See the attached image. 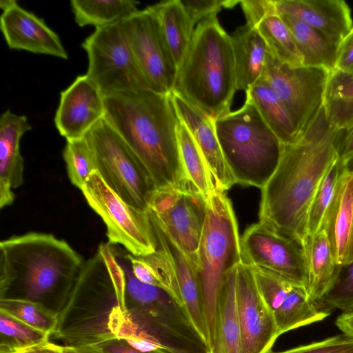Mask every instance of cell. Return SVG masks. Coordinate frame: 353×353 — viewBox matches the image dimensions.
Listing matches in <instances>:
<instances>
[{"mask_svg":"<svg viewBox=\"0 0 353 353\" xmlns=\"http://www.w3.org/2000/svg\"><path fill=\"white\" fill-rule=\"evenodd\" d=\"M0 29L9 48L68 59L59 37L44 21L14 0H1Z\"/></svg>","mask_w":353,"mask_h":353,"instance_id":"cell-16","label":"cell"},{"mask_svg":"<svg viewBox=\"0 0 353 353\" xmlns=\"http://www.w3.org/2000/svg\"><path fill=\"white\" fill-rule=\"evenodd\" d=\"M269 53L282 63L301 66L303 61L294 38L281 17L276 12L265 17L256 26Z\"/></svg>","mask_w":353,"mask_h":353,"instance_id":"cell-32","label":"cell"},{"mask_svg":"<svg viewBox=\"0 0 353 353\" xmlns=\"http://www.w3.org/2000/svg\"><path fill=\"white\" fill-rule=\"evenodd\" d=\"M353 259V226L352 230L351 238L349 244L347 257L346 263Z\"/></svg>","mask_w":353,"mask_h":353,"instance_id":"cell-48","label":"cell"},{"mask_svg":"<svg viewBox=\"0 0 353 353\" xmlns=\"http://www.w3.org/2000/svg\"><path fill=\"white\" fill-rule=\"evenodd\" d=\"M323 108L328 122L336 129L353 123V73L336 68L329 72Z\"/></svg>","mask_w":353,"mask_h":353,"instance_id":"cell-28","label":"cell"},{"mask_svg":"<svg viewBox=\"0 0 353 353\" xmlns=\"http://www.w3.org/2000/svg\"><path fill=\"white\" fill-rule=\"evenodd\" d=\"M123 21L96 28L81 43L88 58L86 74L104 97L152 90L136 60Z\"/></svg>","mask_w":353,"mask_h":353,"instance_id":"cell-8","label":"cell"},{"mask_svg":"<svg viewBox=\"0 0 353 353\" xmlns=\"http://www.w3.org/2000/svg\"><path fill=\"white\" fill-rule=\"evenodd\" d=\"M90 207L101 218L107 228L108 243L123 247L134 256L157 250V242L148 211L123 201L94 172L81 190Z\"/></svg>","mask_w":353,"mask_h":353,"instance_id":"cell-9","label":"cell"},{"mask_svg":"<svg viewBox=\"0 0 353 353\" xmlns=\"http://www.w3.org/2000/svg\"><path fill=\"white\" fill-rule=\"evenodd\" d=\"M216 134L236 183L262 188L275 172L284 145L254 105H244L214 121Z\"/></svg>","mask_w":353,"mask_h":353,"instance_id":"cell-6","label":"cell"},{"mask_svg":"<svg viewBox=\"0 0 353 353\" xmlns=\"http://www.w3.org/2000/svg\"><path fill=\"white\" fill-rule=\"evenodd\" d=\"M19 353H63L62 346L48 341L43 345L20 352Z\"/></svg>","mask_w":353,"mask_h":353,"instance_id":"cell-45","label":"cell"},{"mask_svg":"<svg viewBox=\"0 0 353 353\" xmlns=\"http://www.w3.org/2000/svg\"><path fill=\"white\" fill-rule=\"evenodd\" d=\"M132 270L141 282L157 286L168 292L183 306L173 265L160 250L145 255L134 256L130 253Z\"/></svg>","mask_w":353,"mask_h":353,"instance_id":"cell-30","label":"cell"},{"mask_svg":"<svg viewBox=\"0 0 353 353\" xmlns=\"http://www.w3.org/2000/svg\"><path fill=\"white\" fill-rule=\"evenodd\" d=\"M236 266L227 274L221 287L216 307L214 341L210 353H241Z\"/></svg>","mask_w":353,"mask_h":353,"instance_id":"cell-23","label":"cell"},{"mask_svg":"<svg viewBox=\"0 0 353 353\" xmlns=\"http://www.w3.org/2000/svg\"><path fill=\"white\" fill-rule=\"evenodd\" d=\"M240 239L232 203L225 192L215 189L206 199L205 219L194 263L210 351L223 283L241 261Z\"/></svg>","mask_w":353,"mask_h":353,"instance_id":"cell-5","label":"cell"},{"mask_svg":"<svg viewBox=\"0 0 353 353\" xmlns=\"http://www.w3.org/2000/svg\"><path fill=\"white\" fill-rule=\"evenodd\" d=\"M170 93L142 90L104 97V119L141 160L157 189L189 183L179 146L180 121Z\"/></svg>","mask_w":353,"mask_h":353,"instance_id":"cell-2","label":"cell"},{"mask_svg":"<svg viewBox=\"0 0 353 353\" xmlns=\"http://www.w3.org/2000/svg\"><path fill=\"white\" fill-rule=\"evenodd\" d=\"M165 44L179 69L190 46L195 26L180 0L161 1L151 6Z\"/></svg>","mask_w":353,"mask_h":353,"instance_id":"cell-26","label":"cell"},{"mask_svg":"<svg viewBox=\"0 0 353 353\" xmlns=\"http://www.w3.org/2000/svg\"><path fill=\"white\" fill-rule=\"evenodd\" d=\"M342 163L344 172L353 176V156Z\"/></svg>","mask_w":353,"mask_h":353,"instance_id":"cell-47","label":"cell"},{"mask_svg":"<svg viewBox=\"0 0 353 353\" xmlns=\"http://www.w3.org/2000/svg\"><path fill=\"white\" fill-rule=\"evenodd\" d=\"M335 68L353 73V27L339 43Z\"/></svg>","mask_w":353,"mask_h":353,"instance_id":"cell-42","label":"cell"},{"mask_svg":"<svg viewBox=\"0 0 353 353\" xmlns=\"http://www.w3.org/2000/svg\"><path fill=\"white\" fill-rule=\"evenodd\" d=\"M275 6L278 14L294 16L337 43L353 27L343 0H275Z\"/></svg>","mask_w":353,"mask_h":353,"instance_id":"cell-19","label":"cell"},{"mask_svg":"<svg viewBox=\"0 0 353 353\" xmlns=\"http://www.w3.org/2000/svg\"><path fill=\"white\" fill-rule=\"evenodd\" d=\"M328 74L319 68L291 66L268 55L262 75L281 100L299 135L323 106Z\"/></svg>","mask_w":353,"mask_h":353,"instance_id":"cell-11","label":"cell"},{"mask_svg":"<svg viewBox=\"0 0 353 353\" xmlns=\"http://www.w3.org/2000/svg\"><path fill=\"white\" fill-rule=\"evenodd\" d=\"M148 214L195 263L206 214V199L190 184L158 188Z\"/></svg>","mask_w":353,"mask_h":353,"instance_id":"cell-10","label":"cell"},{"mask_svg":"<svg viewBox=\"0 0 353 353\" xmlns=\"http://www.w3.org/2000/svg\"><path fill=\"white\" fill-rule=\"evenodd\" d=\"M261 116L284 145L294 143L299 137L281 100L264 76L245 92Z\"/></svg>","mask_w":353,"mask_h":353,"instance_id":"cell-27","label":"cell"},{"mask_svg":"<svg viewBox=\"0 0 353 353\" xmlns=\"http://www.w3.org/2000/svg\"><path fill=\"white\" fill-rule=\"evenodd\" d=\"M336 149L338 159L341 162L353 156V123L345 128L339 130Z\"/></svg>","mask_w":353,"mask_h":353,"instance_id":"cell-43","label":"cell"},{"mask_svg":"<svg viewBox=\"0 0 353 353\" xmlns=\"http://www.w3.org/2000/svg\"><path fill=\"white\" fill-rule=\"evenodd\" d=\"M353 226V176L342 174L334 199L324 219L322 229L338 265L346 263Z\"/></svg>","mask_w":353,"mask_h":353,"instance_id":"cell-21","label":"cell"},{"mask_svg":"<svg viewBox=\"0 0 353 353\" xmlns=\"http://www.w3.org/2000/svg\"><path fill=\"white\" fill-rule=\"evenodd\" d=\"M0 312L50 334L55 331L58 323L57 314L53 311L39 301L24 298L1 299Z\"/></svg>","mask_w":353,"mask_h":353,"instance_id":"cell-34","label":"cell"},{"mask_svg":"<svg viewBox=\"0 0 353 353\" xmlns=\"http://www.w3.org/2000/svg\"><path fill=\"white\" fill-rule=\"evenodd\" d=\"M343 163L334 162L321 180L310 207L307 217V236L320 232L327 212L334 199L342 174Z\"/></svg>","mask_w":353,"mask_h":353,"instance_id":"cell-35","label":"cell"},{"mask_svg":"<svg viewBox=\"0 0 353 353\" xmlns=\"http://www.w3.org/2000/svg\"><path fill=\"white\" fill-rule=\"evenodd\" d=\"M279 15L294 38L303 65L319 68L328 72L335 69L339 43L294 16Z\"/></svg>","mask_w":353,"mask_h":353,"instance_id":"cell-24","label":"cell"},{"mask_svg":"<svg viewBox=\"0 0 353 353\" xmlns=\"http://www.w3.org/2000/svg\"><path fill=\"white\" fill-rule=\"evenodd\" d=\"M63 353H96L86 345L78 346H62Z\"/></svg>","mask_w":353,"mask_h":353,"instance_id":"cell-46","label":"cell"},{"mask_svg":"<svg viewBox=\"0 0 353 353\" xmlns=\"http://www.w3.org/2000/svg\"><path fill=\"white\" fill-rule=\"evenodd\" d=\"M236 301L241 353H270L279 336L274 314L261 296L252 268L236 266Z\"/></svg>","mask_w":353,"mask_h":353,"instance_id":"cell-14","label":"cell"},{"mask_svg":"<svg viewBox=\"0 0 353 353\" xmlns=\"http://www.w3.org/2000/svg\"><path fill=\"white\" fill-rule=\"evenodd\" d=\"M303 249L307 274V293L309 299L316 303L330 287L339 265L333 259L323 230L314 235L307 236Z\"/></svg>","mask_w":353,"mask_h":353,"instance_id":"cell-25","label":"cell"},{"mask_svg":"<svg viewBox=\"0 0 353 353\" xmlns=\"http://www.w3.org/2000/svg\"><path fill=\"white\" fill-rule=\"evenodd\" d=\"M189 19L195 26L199 23L216 16L223 8L235 6L240 1L223 0H180Z\"/></svg>","mask_w":353,"mask_h":353,"instance_id":"cell-39","label":"cell"},{"mask_svg":"<svg viewBox=\"0 0 353 353\" xmlns=\"http://www.w3.org/2000/svg\"><path fill=\"white\" fill-rule=\"evenodd\" d=\"M315 304L328 312L334 309L343 312L353 310V259L339 265L330 287Z\"/></svg>","mask_w":353,"mask_h":353,"instance_id":"cell-37","label":"cell"},{"mask_svg":"<svg viewBox=\"0 0 353 353\" xmlns=\"http://www.w3.org/2000/svg\"><path fill=\"white\" fill-rule=\"evenodd\" d=\"M85 261L68 242L31 232L0 243L1 299L39 301L71 294Z\"/></svg>","mask_w":353,"mask_h":353,"instance_id":"cell-3","label":"cell"},{"mask_svg":"<svg viewBox=\"0 0 353 353\" xmlns=\"http://www.w3.org/2000/svg\"><path fill=\"white\" fill-rule=\"evenodd\" d=\"M104 96L85 74L60 94L54 124L66 141L85 138L105 117Z\"/></svg>","mask_w":353,"mask_h":353,"instance_id":"cell-15","label":"cell"},{"mask_svg":"<svg viewBox=\"0 0 353 353\" xmlns=\"http://www.w3.org/2000/svg\"><path fill=\"white\" fill-rule=\"evenodd\" d=\"M85 345L96 353H152L139 351L125 341L115 337H109Z\"/></svg>","mask_w":353,"mask_h":353,"instance_id":"cell-41","label":"cell"},{"mask_svg":"<svg viewBox=\"0 0 353 353\" xmlns=\"http://www.w3.org/2000/svg\"><path fill=\"white\" fill-rule=\"evenodd\" d=\"M244 13L246 25L256 28L267 16L276 12L275 0H243L240 1Z\"/></svg>","mask_w":353,"mask_h":353,"instance_id":"cell-40","label":"cell"},{"mask_svg":"<svg viewBox=\"0 0 353 353\" xmlns=\"http://www.w3.org/2000/svg\"><path fill=\"white\" fill-rule=\"evenodd\" d=\"M178 139L186 181L206 199L216 189L213 178L194 139L181 121L178 128Z\"/></svg>","mask_w":353,"mask_h":353,"instance_id":"cell-31","label":"cell"},{"mask_svg":"<svg viewBox=\"0 0 353 353\" xmlns=\"http://www.w3.org/2000/svg\"><path fill=\"white\" fill-rule=\"evenodd\" d=\"M0 353H4V352H0Z\"/></svg>","mask_w":353,"mask_h":353,"instance_id":"cell-49","label":"cell"},{"mask_svg":"<svg viewBox=\"0 0 353 353\" xmlns=\"http://www.w3.org/2000/svg\"><path fill=\"white\" fill-rule=\"evenodd\" d=\"M241 262L307 290V274L303 247L259 221L240 239Z\"/></svg>","mask_w":353,"mask_h":353,"instance_id":"cell-12","label":"cell"},{"mask_svg":"<svg viewBox=\"0 0 353 353\" xmlns=\"http://www.w3.org/2000/svg\"><path fill=\"white\" fill-rule=\"evenodd\" d=\"M335 324L343 334L353 338V310L342 312L336 318Z\"/></svg>","mask_w":353,"mask_h":353,"instance_id":"cell-44","label":"cell"},{"mask_svg":"<svg viewBox=\"0 0 353 353\" xmlns=\"http://www.w3.org/2000/svg\"><path fill=\"white\" fill-rule=\"evenodd\" d=\"M85 137L105 183L128 205L147 211L157 187L135 153L104 119Z\"/></svg>","mask_w":353,"mask_h":353,"instance_id":"cell-7","label":"cell"},{"mask_svg":"<svg viewBox=\"0 0 353 353\" xmlns=\"http://www.w3.org/2000/svg\"><path fill=\"white\" fill-rule=\"evenodd\" d=\"M150 221L157 242V249L161 250L172 263L183 306L194 328L208 344L194 264L158 223L151 219Z\"/></svg>","mask_w":353,"mask_h":353,"instance_id":"cell-20","label":"cell"},{"mask_svg":"<svg viewBox=\"0 0 353 353\" xmlns=\"http://www.w3.org/2000/svg\"><path fill=\"white\" fill-rule=\"evenodd\" d=\"M32 128L25 115L8 110L0 117V208L14 200L13 190L23 183V158L19 150L22 136Z\"/></svg>","mask_w":353,"mask_h":353,"instance_id":"cell-18","label":"cell"},{"mask_svg":"<svg viewBox=\"0 0 353 353\" xmlns=\"http://www.w3.org/2000/svg\"><path fill=\"white\" fill-rule=\"evenodd\" d=\"M139 1L133 0H72L70 7L77 24L96 28L120 23L135 14Z\"/></svg>","mask_w":353,"mask_h":353,"instance_id":"cell-29","label":"cell"},{"mask_svg":"<svg viewBox=\"0 0 353 353\" xmlns=\"http://www.w3.org/2000/svg\"><path fill=\"white\" fill-rule=\"evenodd\" d=\"M123 23L136 60L152 90L172 92L178 68L151 6L139 10Z\"/></svg>","mask_w":353,"mask_h":353,"instance_id":"cell-13","label":"cell"},{"mask_svg":"<svg viewBox=\"0 0 353 353\" xmlns=\"http://www.w3.org/2000/svg\"><path fill=\"white\" fill-rule=\"evenodd\" d=\"M0 352L19 353L49 341V333L0 312Z\"/></svg>","mask_w":353,"mask_h":353,"instance_id":"cell-33","label":"cell"},{"mask_svg":"<svg viewBox=\"0 0 353 353\" xmlns=\"http://www.w3.org/2000/svg\"><path fill=\"white\" fill-rule=\"evenodd\" d=\"M236 90L247 92L262 76L269 54L256 29L246 24L231 36Z\"/></svg>","mask_w":353,"mask_h":353,"instance_id":"cell-22","label":"cell"},{"mask_svg":"<svg viewBox=\"0 0 353 353\" xmlns=\"http://www.w3.org/2000/svg\"><path fill=\"white\" fill-rule=\"evenodd\" d=\"M270 353H353V338L345 334L328 337L310 344Z\"/></svg>","mask_w":353,"mask_h":353,"instance_id":"cell-38","label":"cell"},{"mask_svg":"<svg viewBox=\"0 0 353 353\" xmlns=\"http://www.w3.org/2000/svg\"><path fill=\"white\" fill-rule=\"evenodd\" d=\"M63 157L70 182L81 190L89 176L97 171L94 152L86 137L66 141Z\"/></svg>","mask_w":353,"mask_h":353,"instance_id":"cell-36","label":"cell"},{"mask_svg":"<svg viewBox=\"0 0 353 353\" xmlns=\"http://www.w3.org/2000/svg\"><path fill=\"white\" fill-rule=\"evenodd\" d=\"M171 97L179 121L194 139L212 174L216 189L225 192L235 180L224 159L216 134L214 120L172 92Z\"/></svg>","mask_w":353,"mask_h":353,"instance_id":"cell-17","label":"cell"},{"mask_svg":"<svg viewBox=\"0 0 353 353\" xmlns=\"http://www.w3.org/2000/svg\"><path fill=\"white\" fill-rule=\"evenodd\" d=\"M339 130L328 122L322 108L299 134L283 147L279 163L261 188L259 221L297 242L307 237V217L316 191L338 159Z\"/></svg>","mask_w":353,"mask_h":353,"instance_id":"cell-1","label":"cell"},{"mask_svg":"<svg viewBox=\"0 0 353 353\" xmlns=\"http://www.w3.org/2000/svg\"><path fill=\"white\" fill-rule=\"evenodd\" d=\"M236 91L231 36L214 16L196 25L172 92L214 121L230 112Z\"/></svg>","mask_w":353,"mask_h":353,"instance_id":"cell-4","label":"cell"}]
</instances>
